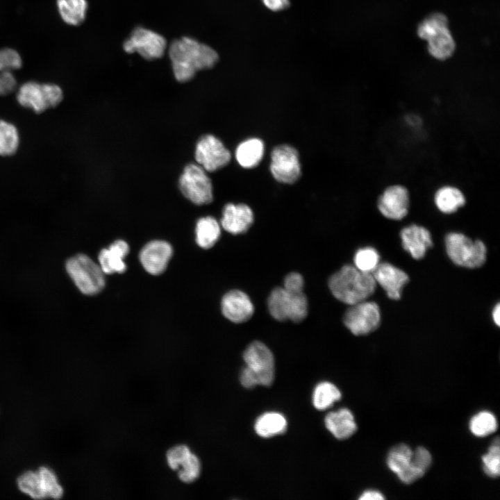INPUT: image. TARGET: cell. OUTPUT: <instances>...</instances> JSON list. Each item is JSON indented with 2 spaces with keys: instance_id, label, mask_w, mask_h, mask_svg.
I'll return each instance as SVG.
<instances>
[{
  "instance_id": "28",
  "label": "cell",
  "mask_w": 500,
  "mask_h": 500,
  "mask_svg": "<svg viewBox=\"0 0 500 500\" xmlns=\"http://www.w3.org/2000/svg\"><path fill=\"white\" fill-rule=\"evenodd\" d=\"M221 234L219 223L212 217L199 219L196 226V242L203 249L211 248Z\"/></svg>"
},
{
  "instance_id": "1",
  "label": "cell",
  "mask_w": 500,
  "mask_h": 500,
  "mask_svg": "<svg viewBox=\"0 0 500 500\" xmlns=\"http://www.w3.org/2000/svg\"><path fill=\"white\" fill-rule=\"evenodd\" d=\"M169 56L174 75L179 82L188 81L198 71L212 67L219 59L210 47L188 37L171 43Z\"/></svg>"
},
{
  "instance_id": "39",
  "label": "cell",
  "mask_w": 500,
  "mask_h": 500,
  "mask_svg": "<svg viewBox=\"0 0 500 500\" xmlns=\"http://www.w3.org/2000/svg\"><path fill=\"white\" fill-rule=\"evenodd\" d=\"M43 85L49 109L56 107L63 99L62 88L58 85L52 83H44Z\"/></svg>"
},
{
  "instance_id": "38",
  "label": "cell",
  "mask_w": 500,
  "mask_h": 500,
  "mask_svg": "<svg viewBox=\"0 0 500 500\" xmlns=\"http://www.w3.org/2000/svg\"><path fill=\"white\" fill-rule=\"evenodd\" d=\"M185 444H178L170 448L166 453L168 466L173 470H178L183 461L191 453Z\"/></svg>"
},
{
  "instance_id": "15",
  "label": "cell",
  "mask_w": 500,
  "mask_h": 500,
  "mask_svg": "<svg viewBox=\"0 0 500 500\" xmlns=\"http://www.w3.org/2000/svg\"><path fill=\"white\" fill-rule=\"evenodd\" d=\"M221 308L224 316L237 324L248 321L254 312L251 299L239 290H232L226 293L222 297Z\"/></svg>"
},
{
  "instance_id": "42",
  "label": "cell",
  "mask_w": 500,
  "mask_h": 500,
  "mask_svg": "<svg viewBox=\"0 0 500 500\" xmlns=\"http://www.w3.org/2000/svg\"><path fill=\"white\" fill-rule=\"evenodd\" d=\"M360 500H383L384 496L378 490H368L363 492L359 497Z\"/></svg>"
},
{
  "instance_id": "12",
  "label": "cell",
  "mask_w": 500,
  "mask_h": 500,
  "mask_svg": "<svg viewBox=\"0 0 500 500\" xmlns=\"http://www.w3.org/2000/svg\"><path fill=\"white\" fill-rule=\"evenodd\" d=\"M410 204V192L401 184L386 187L377 199V208L381 214L391 220H401L408 214Z\"/></svg>"
},
{
  "instance_id": "32",
  "label": "cell",
  "mask_w": 500,
  "mask_h": 500,
  "mask_svg": "<svg viewBox=\"0 0 500 500\" xmlns=\"http://www.w3.org/2000/svg\"><path fill=\"white\" fill-rule=\"evenodd\" d=\"M18 488L24 493L36 499L46 498L38 471H27L17 478Z\"/></svg>"
},
{
  "instance_id": "25",
  "label": "cell",
  "mask_w": 500,
  "mask_h": 500,
  "mask_svg": "<svg viewBox=\"0 0 500 500\" xmlns=\"http://www.w3.org/2000/svg\"><path fill=\"white\" fill-rule=\"evenodd\" d=\"M429 53L438 60H446L454 52L456 44L448 27L438 31L427 40Z\"/></svg>"
},
{
  "instance_id": "24",
  "label": "cell",
  "mask_w": 500,
  "mask_h": 500,
  "mask_svg": "<svg viewBox=\"0 0 500 500\" xmlns=\"http://www.w3.org/2000/svg\"><path fill=\"white\" fill-rule=\"evenodd\" d=\"M264 144L258 138H250L241 142L235 150V158L240 166L252 168L258 165L264 154Z\"/></svg>"
},
{
  "instance_id": "14",
  "label": "cell",
  "mask_w": 500,
  "mask_h": 500,
  "mask_svg": "<svg viewBox=\"0 0 500 500\" xmlns=\"http://www.w3.org/2000/svg\"><path fill=\"white\" fill-rule=\"evenodd\" d=\"M373 277L392 300L401 298L404 285L409 281L407 274L389 262H381L372 273Z\"/></svg>"
},
{
  "instance_id": "2",
  "label": "cell",
  "mask_w": 500,
  "mask_h": 500,
  "mask_svg": "<svg viewBox=\"0 0 500 500\" xmlns=\"http://www.w3.org/2000/svg\"><path fill=\"white\" fill-rule=\"evenodd\" d=\"M328 285L335 299L350 306L370 297L375 292L376 283L372 273L345 265L329 277Z\"/></svg>"
},
{
  "instance_id": "35",
  "label": "cell",
  "mask_w": 500,
  "mask_h": 500,
  "mask_svg": "<svg viewBox=\"0 0 500 500\" xmlns=\"http://www.w3.org/2000/svg\"><path fill=\"white\" fill-rule=\"evenodd\" d=\"M445 27H448L447 17L442 13H433L418 26L417 35L420 38L427 40L434 33Z\"/></svg>"
},
{
  "instance_id": "22",
  "label": "cell",
  "mask_w": 500,
  "mask_h": 500,
  "mask_svg": "<svg viewBox=\"0 0 500 500\" xmlns=\"http://www.w3.org/2000/svg\"><path fill=\"white\" fill-rule=\"evenodd\" d=\"M433 202L440 212L450 215L465 205L466 197L459 188L452 185H444L435 191Z\"/></svg>"
},
{
  "instance_id": "6",
  "label": "cell",
  "mask_w": 500,
  "mask_h": 500,
  "mask_svg": "<svg viewBox=\"0 0 500 500\" xmlns=\"http://www.w3.org/2000/svg\"><path fill=\"white\" fill-rule=\"evenodd\" d=\"M267 307L272 317L277 321L288 319L298 323L308 314V301L303 292H292L283 287L272 290L268 299Z\"/></svg>"
},
{
  "instance_id": "20",
  "label": "cell",
  "mask_w": 500,
  "mask_h": 500,
  "mask_svg": "<svg viewBox=\"0 0 500 500\" xmlns=\"http://www.w3.org/2000/svg\"><path fill=\"white\" fill-rule=\"evenodd\" d=\"M17 103L36 114L49 109L43 83L28 81L21 85L16 92Z\"/></svg>"
},
{
  "instance_id": "31",
  "label": "cell",
  "mask_w": 500,
  "mask_h": 500,
  "mask_svg": "<svg viewBox=\"0 0 500 500\" xmlns=\"http://www.w3.org/2000/svg\"><path fill=\"white\" fill-rule=\"evenodd\" d=\"M498 424L495 415L490 411L483 410L474 415L469 423L471 433L479 438L485 437L495 432Z\"/></svg>"
},
{
  "instance_id": "23",
  "label": "cell",
  "mask_w": 500,
  "mask_h": 500,
  "mask_svg": "<svg viewBox=\"0 0 500 500\" xmlns=\"http://www.w3.org/2000/svg\"><path fill=\"white\" fill-rule=\"evenodd\" d=\"M326 428L338 439L351 437L357 430L353 415L350 410L343 408L329 412L325 417Z\"/></svg>"
},
{
  "instance_id": "13",
  "label": "cell",
  "mask_w": 500,
  "mask_h": 500,
  "mask_svg": "<svg viewBox=\"0 0 500 500\" xmlns=\"http://www.w3.org/2000/svg\"><path fill=\"white\" fill-rule=\"evenodd\" d=\"M231 158L230 151L212 135L202 137L197 144L195 159L206 171L215 172L224 167Z\"/></svg>"
},
{
  "instance_id": "33",
  "label": "cell",
  "mask_w": 500,
  "mask_h": 500,
  "mask_svg": "<svg viewBox=\"0 0 500 500\" xmlns=\"http://www.w3.org/2000/svg\"><path fill=\"white\" fill-rule=\"evenodd\" d=\"M42 487L46 498L60 499L64 491L54 472L45 466L40 467L38 470Z\"/></svg>"
},
{
  "instance_id": "9",
  "label": "cell",
  "mask_w": 500,
  "mask_h": 500,
  "mask_svg": "<svg viewBox=\"0 0 500 500\" xmlns=\"http://www.w3.org/2000/svg\"><path fill=\"white\" fill-rule=\"evenodd\" d=\"M413 456V450L406 444L393 447L387 456V466L405 484L412 483L426 473Z\"/></svg>"
},
{
  "instance_id": "34",
  "label": "cell",
  "mask_w": 500,
  "mask_h": 500,
  "mask_svg": "<svg viewBox=\"0 0 500 500\" xmlns=\"http://www.w3.org/2000/svg\"><path fill=\"white\" fill-rule=\"evenodd\" d=\"M353 262L359 270L372 273L380 263V256L373 247L361 248L356 252Z\"/></svg>"
},
{
  "instance_id": "40",
  "label": "cell",
  "mask_w": 500,
  "mask_h": 500,
  "mask_svg": "<svg viewBox=\"0 0 500 500\" xmlns=\"http://www.w3.org/2000/svg\"><path fill=\"white\" fill-rule=\"evenodd\" d=\"M303 285V278L299 273L291 272L285 277L283 288L289 292H302Z\"/></svg>"
},
{
  "instance_id": "29",
  "label": "cell",
  "mask_w": 500,
  "mask_h": 500,
  "mask_svg": "<svg viewBox=\"0 0 500 500\" xmlns=\"http://www.w3.org/2000/svg\"><path fill=\"white\" fill-rule=\"evenodd\" d=\"M18 128L12 122L0 119V156L14 155L19 146Z\"/></svg>"
},
{
  "instance_id": "36",
  "label": "cell",
  "mask_w": 500,
  "mask_h": 500,
  "mask_svg": "<svg viewBox=\"0 0 500 500\" xmlns=\"http://www.w3.org/2000/svg\"><path fill=\"white\" fill-rule=\"evenodd\" d=\"M483 469L485 474L491 478H497L500 474L499 440L497 438L486 453L482 456Z\"/></svg>"
},
{
  "instance_id": "41",
  "label": "cell",
  "mask_w": 500,
  "mask_h": 500,
  "mask_svg": "<svg viewBox=\"0 0 500 500\" xmlns=\"http://www.w3.org/2000/svg\"><path fill=\"white\" fill-rule=\"evenodd\" d=\"M265 6L272 11H280L290 5V0H262Z\"/></svg>"
},
{
  "instance_id": "5",
  "label": "cell",
  "mask_w": 500,
  "mask_h": 500,
  "mask_svg": "<svg viewBox=\"0 0 500 500\" xmlns=\"http://www.w3.org/2000/svg\"><path fill=\"white\" fill-rule=\"evenodd\" d=\"M445 246L449 258L456 265L474 269L481 267L486 260L485 244L479 240H472L462 233H448Z\"/></svg>"
},
{
  "instance_id": "18",
  "label": "cell",
  "mask_w": 500,
  "mask_h": 500,
  "mask_svg": "<svg viewBox=\"0 0 500 500\" xmlns=\"http://www.w3.org/2000/svg\"><path fill=\"white\" fill-rule=\"evenodd\" d=\"M253 222V211L244 203H228L223 209L221 224L226 231L231 234L245 233Z\"/></svg>"
},
{
  "instance_id": "4",
  "label": "cell",
  "mask_w": 500,
  "mask_h": 500,
  "mask_svg": "<svg viewBox=\"0 0 500 500\" xmlns=\"http://www.w3.org/2000/svg\"><path fill=\"white\" fill-rule=\"evenodd\" d=\"M65 269L76 287L84 294H96L105 285V274L99 265L85 254H77L68 258Z\"/></svg>"
},
{
  "instance_id": "3",
  "label": "cell",
  "mask_w": 500,
  "mask_h": 500,
  "mask_svg": "<svg viewBox=\"0 0 500 500\" xmlns=\"http://www.w3.org/2000/svg\"><path fill=\"white\" fill-rule=\"evenodd\" d=\"M240 381L247 388L257 385L269 386L274 378V358L271 350L262 342L254 341L245 349Z\"/></svg>"
},
{
  "instance_id": "10",
  "label": "cell",
  "mask_w": 500,
  "mask_h": 500,
  "mask_svg": "<svg viewBox=\"0 0 500 500\" xmlns=\"http://www.w3.org/2000/svg\"><path fill=\"white\" fill-rule=\"evenodd\" d=\"M167 42L161 35L151 30L138 27L124 42L123 48L128 53L138 52L147 60L161 58L166 49Z\"/></svg>"
},
{
  "instance_id": "27",
  "label": "cell",
  "mask_w": 500,
  "mask_h": 500,
  "mask_svg": "<svg viewBox=\"0 0 500 500\" xmlns=\"http://www.w3.org/2000/svg\"><path fill=\"white\" fill-rule=\"evenodd\" d=\"M57 8L62 19L71 26L83 22L88 10L86 0H57Z\"/></svg>"
},
{
  "instance_id": "30",
  "label": "cell",
  "mask_w": 500,
  "mask_h": 500,
  "mask_svg": "<svg viewBox=\"0 0 500 500\" xmlns=\"http://www.w3.org/2000/svg\"><path fill=\"white\" fill-rule=\"evenodd\" d=\"M340 390L330 382L319 383L315 388L312 403L318 410H325L341 399Z\"/></svg>"
},
{
  "instance_id": "16",
  "label": "cell",
  "mask_w": 500,
  "mask_h": 500,
  "mask_svg": "<svg viewBox=\"0 0 500 500\" xmlns=\"http://www.w3.org/2000/svg\"><path fill=\"white\" fill-rule=\"evenodd\" d=\"M172 253V247L168 242L154 240L142 249L139 257L142 265L148 273L158 275L165 270Z\"/></svg>"
},
{
  "instance_id": "26",
  "label": "cell",
  "mask_w": 500,
  "mask_h": 500,
  "mask_svg": "<svg viewBox=\"0 0 500 500\" xmlns=\"http://www.w3.org/2000/svg\"><path fill=\"white\" fill-rule=\"evenodd\" d=\"M254 428L260 437L269 438L284 433L287 428V421L281 413L265 412L256 419Z\"/></svg>"
},
{
  "instance_id": "7",
  "label": "cell",
  "mask_w": 500,
  "mask_h": 500,
  "mask_svg": "<svg viewBox=\"0 0 500 500\" xmlns=\"http://www.w3.org/2000/svg\"><path fill=\"white\" fill-rule=\"evenodd\" d=\"M182 194L197 205L208 204L212 201V186L205 169L195 164L188 165L179 178Z\"/></svg>"
},
{
  "instance_id": "11",
  "label": "cell",
  "mask_w": 500,
  "mask_h": 500,
  "mask_svg": "<svg viewBox=\"0 0 500 500\" xmlns=\"http://www.w3.org/2000/svg\"><path fill=\"white\" fill-rule=\"evenodd\" d=\"M270 171L273 177L280 183H294L301 174L297 150L285 144L275 147L271 155Z\"/></svg>"
},
{
  "instance_id": "17",
  "label": "cell",
  "mask_w": 500,
  "mask_h": 500,
  "mask_svg": "<svg viewBox=\"0 0 500 500\" xmlns=\"http://www.w3.org/2000/svg\"><path fill=\"white\" fill-rule=\"evenodd\" d=\"M401 244L415 260L424 257L427 250L433 246L429 231L417 224H410L403 228L400 232Z\"/></svg>"
},
{
  "instance_id": "37",
  "label": "cell",
  "mask_w": 500,
  "mask_h": 500,
  "mask_svg": "<svg viewBox=\"0 0 500 500\" xmlns=\"http://www.w3.org/2000/svg\"><path fill=\"white\" fill-rule=\"evenodd\" d=\"M178 472V478L185 483H191L200 475L201 462L192 452L181 464Z\"/></svg>"
},
{
  "instance_id": "19",
  "label": "cell",
  "mask_w": 500,
  "mask_h": 500,
  "mask_svg": "<svg viewBox=\"0 0 500 500\" xmlns=\"http://www.w3.org/2000/svg\"><path fill=\"white\" fill-rule=\"evenodd\" d=\"M22 60L19 53L11 48L0 49V96H6L17 88L13 72L20 69Z\"/></svg>"
},
{
  "instance_id": "8",
  "label": "cell",
  "mask_w": 500,
  "mask_h": 500,
  "mask_svg": "<svg viewBox=\"0 0 500 500\" xmlns=\"http://www.w3.org/2000/svg\"><path fill=\"white\" fill-rule=\"evenodd\" d=\"M343 322L353 335H367L380 324L379 307L376 303L367 300L350 305L344 315Z\"/></svg>"
},
{
  "instance_id": "43",
  "label": "cell",
  "mask_w": 500,
  "mask_h": 500,
  "mask_svg": "<svg viewBox=\"0 0 500 500\" xmlns=\"http://www.w3.org/2000/svg\"><path fill=\"white\" fill-rule=\"evenodd\" d=\"M492 319L494 322V324L497 326H500V304L499 303H497L492 310Z\"/></svg>"
},
{
  "instance_id": "21",
  "label": "cell",
  "mask_w": 500,
  "mask_h": 500,
  "mask_svg": "<svg viewBox=\"0 0 500 500\" xmlns=\"http://www.w3.org/2000/svg\"><path fill=\"white\" fill-rule=\"evenodd\" d=\"M128 251V244L122 240H116L108 248L102 249L98 258L103 272L106 274L124 272L126 265L124 259Z\"/></svg>"
}]
</instances>
